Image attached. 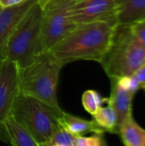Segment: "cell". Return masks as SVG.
<instances>
[{"label":"cell","mask_w":145,"mask_h":146,"mask_svg":"<svg viewBox=\"0 0 145 146\" xmlns=\"http://www.w3.org/2000/svg\"><path fill=\"white\" fill-rule=\"evenodd\" d=\"M117 26L107 21L78 24L50 51L64 65L79 60L100 63L111 44Z\"/></svg>","instance_id":"obj_1"},{"label":"cell","mask_w":145,"mask_h":146,"mask_svg":"<svg viewBox=\"0 0 145 146\" xmlns=\"http://www.w3.org/2000/svg\"><path fill=\"white\" fill-rule=\"evenodd\" d=\"M64 64L50 51L42 52L29 65L19 68V90L33 97L58 112H62L57 100V86Z\"/></svg>","instance_id":"obj_2"},{"label":"cell","mask_w":145,"mask_h":146,"mask_svg":"<svg viewBox=\"0 0 145 146\" xmlns=\"http://www.w3.org/2000/svg\"><path fill=\"white\" fill-rule=\"evenodd\" d=\"M145 62V49L136 39L129 25H118L111 44L100 64L109 79L131 75Z\"/></svg>","instance_id":"obj_3"},{"label":"cell","mask_w":145,"mask_h":146,"mask_svg":"<svg viewBox=\"0 0 145 146\" xmlns=\"http://www.w3.org/2000/svg\"><path fill=\"white\" fill-rule=\"evenodd\" d=\"M42 8L38 1L30 8L12 33L4 54V59L14 62L19 68L32 63L41 50Z\"/></svg>","instance_id":"obj_4"},{"label":"cell","mask_w":145,"mask_h":146,"mask_svg":"<svg viewBox=\"0 0 145 146\" xmlns=\"http://www.w3.org/2000/svg\"><path fill=\"white\" fill-rule=\"evenodd\" d=\"M62 113L45 103L20 92L10 115L30 133L38 145L44 146L59 124Z\"/></svg>","instance_id":"obj_5"},{"label":"cell","mask_w":145,"mask_h":146,"mask_svg":"<svg viewBox=\"0 0 145 146\" xmlns=\"http://www.w3.org/2000/svg\"><path fill=\"white\" fill-rule=\"evenodd\" d=\"M73 0H50L42 9L41 18V50L50 51L76 25L68 15Z\"/></svg>","instance_id":"obj_6"},{"label":"cell","mask_w":145,"mask_h":146,"mask_svg":"<svg viewBox=\"0 0 145 146\" xmlns=\"http://www.w3.org/2000/svg\"><path fill=\"white\" fill-rule=\"evenodd\" d=\"M68 15L75 25L97 21L118 24L116 0H73Z\"/></svg>","instance_id":"obj_7"},{"label":"cell","mask_w":145,"mask_h":146,"mask_svg":"<svg viewBox=\"0 0 145 146\" xmlns=\"http://www.w3.org/2000/svg\"><path fill=\"white\" fill-rule=\"evenodd\" d=\"M19 68L7 59L0 61V124L10 115L14 103L18 96Z\"/></svg>","instance_id":"obj_8"},{"label":"cell","mask_w":145,"mask_h":146,"mask_svg":"<svg viewBox=\"0 0 145 146\" xmlns=\"http://www.w3.org/2000/svg\"><path fill=\"white\" fill-rule=\"evenodd\" d=\"M37 0H26L15 6L0 8V61L4 59L8 42L17 25Z\"/></svg>","instance_id":"obj_9"},{"label":"cell","mask_w":145,"mask_h":146,"mask_svg":"<svg viewBox=\"0 0 145 146\" xmlns=\"http://www.w3.org/2000/svg\"><path fill=\"white\" fill-rule=\"evenodd\" d=\"M0 140L14 146H38L30 133L11 115L0 124Z\"/></svg>","instance_id":"obj_10"},{"label":"cell","mask_w":145,"mask_h":146,"mask_svg":"<svg viewBox=\"0 0 145 146\" xmlns=\"http://www.w3.org/2000/svg\"><path fill=\"white\" fill-rule=\"evenodd\" d=\"M111 82V93L107 104L114 108L117 115L119 127L127 115L132 110V99L136 92L123 87L116 79H109Z\"/></svg>","instance_id":"obj_11"},{"label":"cell","mask_w":145,"mask_h":146,"mask_svg":"<svg viewBox=\"0 0 145 146\" xmlns=\"http://www.w3.org/2000/svg\"><path fill=\"white\" fill-rule=\"evenodd\" d=\"M122 143L126 146H145V129L135 121L132 110L125 116L119 127Z\"/></svg>","instance_id":"obj_12"},{"label":"cell","mask_w":145,"mask_h":146,"mask_svg":"<svg viewBox=\"0 0 145 146\" xmlns=\"http://www.w3.org/2000/svg\"><path fill=\"white\" fill-rule=\"evenodd\" d=\"M59 121L73 136H83L89 133L103 134L105 133L94 120H85L64 111H62Z\"/></svg>","instance_id":"obj_13"},{"label":"cell","mask_w":145,"mask_h":146,"mask_svg":"<svg viewBox=\"0 0 145 146\" xmlns=\"http://www.w3.org/2000/svg\"><path fill=\"white\" fill-rule=\"evenodd\" d=\"M118 25H128L145 18V0H116Z\"/></svg>","instance_id":"obj_14"},{"label":"cell","mask_w":145,"mask_h":146,"mask_svg":"<svg viewBox=\"0 0 145 146\" xmlns=\"http://www.w3.org/2000/svg\"><path fill=\"white\" fill-rule=\"evenodd\" d=\"M95 122L105 132L110 133H119L118 115L114 108L108 104V106H102L93 115Z\"/></svg>","instance_id":"obj_15"},{"label":"cell","mask_w":145,"mask_h":146,"mask_svg":"<svg viewBox=\"0 0 145 146\" xmlns=\"http://www.w3.org/2000/svg\"><path fill=\"white\" fill-rule=\"evenodd\" d=\"M108 98H103L95 90H86L81 98V102L84 109L91 115H93L104 103H107Z\"/></svg>","instance_id":"obj_16"},{"label":"cell","mask_w":145,"mask_h":146,"mask_svg":"<svg viewBox=\"0 0 145 146\" xmlns=\"http://www.w3.org/2000/svg\"><path fill=\"white\" fill-rule=\"evenodd\" d=\"M74 137L59 121L44 146H73Z\"/></svg>","instance_id":"obj_17"},{"label":"cell","mask_w":145,"mask_h":146,"mask_svg":"<svg viewBox=\"0 0 145 146\" xmlns=\"http://www.w3.org/2000/svg\"><path fill=\"white\" fill-rule=\"evenodd\" d=\"M107 143L103 133H94L91 136H75L73 146H105Z\"/></svg>","instance_id":"obj_18"},{"label":"cell","mask_w":145,"mask_h":146,"mask_svg":"<svg viewBox=\"0 0 145 146\" xmlns=\"http://www.w3.org/2000/svg\"><path fill=\"white\" fill-rule=\"evenodd\" d=\"M128 25L133 36L145 49V18L138 20Z\"/></svg>","instance_id":"obj_19"},{"label":"cell","mask_w":145,"mask_h":146,"mask_svg":"<svg viewBox=\"0 0 145 146\" xmlns=\"http://www.w3.org/2000/svg\"><path fill=\"white\" fill-rule=\"evenodd\" d=\"M131 75L136 82L138 89L142 88L145 91V62L138 69H136Z\"/></svg>","instance_id":"obj_20"},{"label":"cell","mask_w":145,"mask_h":146,"mask_svg":"<svg viewBox=\"0 0 145 146\" xmlns=\"http://www.w3.org/2000/svg\"><path fill=\"white\" fill-rule=\"evenodd\" d=\"M25 1L26 0H0V8H7V7L15 6Z\"/></svg>","instance_id":"obj_21"},{"label":"cell","mask_w":145,"mask_h":146,"mask_svg":"<svg viewBox=\"0 0 145 146\" xmlns=\"http://www.w3.org/2000/svg\"><path fill=\"white\" fill-rule=\"evenodd\" d=\"M37 1H38V3L40 5V7H41L42 9H44V6L48 3V2H49L50 0H37Z\"/></svg>","instance_id":"obj_22"}]
</instances>
